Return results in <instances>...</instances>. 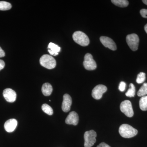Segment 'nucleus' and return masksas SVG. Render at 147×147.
I'll return each mask as SVG.
<instances>
[{"label":"nucleus","mask_w":147,"mask_h":147,"mask_svg":"<svg viewBox=\"0 0 147 147\" xmlns=\"http://www.w3.org/2000/svg\"><path fill=\"white\" fill-rule=\"evenodd\" d=\"M119 133L122 137L130 138L134 137L138 133L137 129L127 124L121 125L119 128Z\"/></svg>","instance_id":"nucleus-1"},{"label":"nucleus","mask_w":147,"mask_h":147,"mask_svg":"<svg viewBox=\"0 0 147 147\" xmlns=\"http://www.w3.org/2000/svg\"><path fill=\"white\" fill-rule=\"evenodd\" d=\"M72 38L77 44L82 46H87L89 44L90 40L86 34L82 31H76L73 34Z\"/></svg>","instance_id":"nucleus-2"},{"label":"nucleus","mask_w":147,"mask_h":147,"mask_svg":"<svg viewBox=\"0 0 147 147\" xmlns=\"http://www.w3.org/2000/svg\"><path fill=\"white\" fill-rule=\"evenodd\" d=\"M40 63L42 66L48 69L55 68L56 66V61L52 56L48 55H43L40 59Z\"/></svg>","instance_id":"nucleus-3"},{"label":"nucleus","mask_w":147,"mask_h":147,"mask_svg":"<svg viewBox=\"0 0 147 147\" xmlns=\"http://www.w3.org/2000/svg\"><path fill=\"white\" fill-rule=\"evenodd\" d=\"M96 133L93 130H91L85 132L84 138L85 140L84 146L92 147L96 142Z\"/></svg>","instance_id":"nucleus-4"},{"label":"nucleus","mask_w":147,"mask_h":147,"mask_svg":"<svg viewBox=\"0 0 147 147\" xmlns=\"http://www.w3.org/2000/svg\"><path fill=\"white\" fill-rule=\"evenodd\" d=\"M126 42L129 48L132 51H135L138 50L139 46V38L136 34H132L127 36Z\"/></svg>","instance_id":"nucleus-5"},{"label":"nucleus","mask_w":147,"mask_h":147,"mask_svg":"<svg viewBox=\"0 0 147 147\" xmlns=\"http://www.w3.org/2000/svg\"><path fill=\"white\" fill-rule=\"evenodd\" d=\"M84 68L88 70H93L97 67L96 62L94 60L93 56L90 53H87L84 57L83 62Z\"/></svg>","instance_id":"nucleus-6"},{"label":"nucleus","mask_w":147,"mask_h":147,"mask_svg":"<svg viewBox=\"0 0 147 147\" xmlns=\"http://www.w3.org/2000/svg\"><path fill=\"white\" fill-rule=\"evenodd\" d=\"M121 111L125 115L128 117H131L134 115V111L132 108L131 102L129 100H125L121 102L120 104Z\"/></svg>","instance_id":"nucleus-7"},{"label":"nucleus","mask_w":147,"mask_h":147,"mask_svg":"<svg viewBox=\"0 0 147 147\" xmlns=\"http://www.w3.org/2000/svg\"><path fill=\"white\" fill-rule=\"evenodd\" d=\"M107 90V87L103 85H98L95 87L92 91V95L96 100H99L102 97V94Z\"/></svg>","instance_id":"nucleus-8"},{"label":"nucleus","mask_w":147,"mask_h":147,"mask_svg":"<svg viewBox=\"0 0 147 147\" xmlns=\"http://www.w3.org/2000/svg\"><path fill=\"white\" fill-rule=\"evenodd\" d=\"M100 42L105 47H108L110 50L115 51L117 49L115 42L113 39L108 37L102 36L100 38Z\"/></svg>","instance_id":"nucleus-9"},{"label":"nucleus","mask_w":147,"mask_h":147,"mask_svg":"<svg viewBox=\"0 0 147 147\" xmlns=\"http://www.w3.org/2000/svg\"><path fill=\"white\" fill-rule=\"evenodd\" d=\"M3 96L6 101L10 102H13L16 98V92L10 88H7L4 90Z\"/></svg>","instance_id":"nucleus-10"},{"label":"nucleus","mask_w":147,"mask_h":147,"mask_svg":"<svg viewBox=\"0 0 147 147\" xmlns=\"http://www.w3.org/2000/svg\"><path fill=\"white\" fill-rule=\"evenodd\" d=\"M72 104V99L70 96L67 94L64 95L63 101L62 105V109L63 112L67 113L69 112L71 108Z\"/></svg>","instance_id":"nucleus-11"},{"label":"nucleus","mask_w":147,"mask_h":147,"mask_svg":"<svg viewBox=\"0 0 147 147\" xmlns=\"http://www.w3.org/2000/svg\"><path fill=\"white\" fill-rule=\"evenodd\" d=\"M79 117L78 114L76 112H71L69 113L66 119L65 123L69 125H76L79 123Z\"/></svg>","instance_id":"nucleus-12"},{"label":"nucleus","mask_w":147,"mask_h":147,"mask_svg":"<svg viewBox=\"0 0 147 147\" xmlns=\"http://www.w3.org/2000/svg\"><path fill=\"white\" fill-rule=\"evenodd\" d=\"M17 121L15 119H9L5 122L4 124V128L6 131L8 132H13L17 125Z\"/></svg>","instance_id":"nucleus-13"},{"label":"nucleus","mask_w":147,"mask_h":147,"mask_svg":"<svg viewBox=\"0 0 147 147\" xmlns=\"http://www.w3.org/2000/svg\"><path fill=\"white\" fill-rule=\"evenodd\" d=\"M48 51L50 55L57 56L60 52L61 47L53 42H50L48 45Z\"/></svg>","instance_id":"nucleus-14"},{"label":"nucleus","mask_w":147,"mask_h":147,"mask_svg":"<svg viewBox=\"0 0 147 147\" xmlns=\"http://www.w3.org/2000/svg\"><path fill=\"white\" fill-rule=\"evenodd\" d=\"M53 87L49 83H45L42 85V92L45 96H49L53 92Z\"/></svg>","instance_id":"nucleus-15"},{"label":"nucleus","mask_w":147,"mask_h":147,"mask_svg":"<svg viewBox=\"0 0 147 147\" xmlns=\"http://www.w3.org/2000/svg\"><path fill=\"white\" fill-rule=\"evenodd\" d=\"M111 2L115 5L119 7H126L128 5V1L126 0H112Z\"/></svg>","instance_id":"nucleus-16"},{"label":"nucleus","mask_w":147,"mask_h":147,"mask_svg":"<svg viewBox=\"0 0 147 147\" xmlns=\"http://www.w3.org/2000/svg\"><path fill=\"white\" fill-rule=\"evenodd\" d=\"M139 107L143 111L147 110V96H142L139 100Z\"/></svg>","instance_id":"nucleus-17"},{"label":"nucleus","mask_w":147,"mask_h":147,"mask_svg":"<svg viewBox=\"0 0 147 147\" xmlns=\"http://www.w3.org/2000/svg\"><path fill=\"white\" fill-rule=\"evenodd\" d=\"M147 94V83L143 84L140 89L137 92V95L139 96H144Z\"/></svg>","instance_id":"nucleus-18"},{"label":"nucleus","mask_w":147,"mask_h":147,"mask_svg":"<svg viewBox=\"0 0 147 147\" xmlns=\"http://www.w3.org/2000/svg\"><path fill=\"white\" fill-rule=\"evenodd\" d=\"M129 88L125 93V95L128 97H134L135 94V88L133 84H130L129 85Z\"/></svg>","instance_id":"nucleus-19"},{"label":"nucleus","mask_w":147,"mask_h":147,"mask_svg":"<svg viewBox=\"0 0 147 147\" xmlns=\"http://www.w3.org/2000/svg\"><path fill=\"white\" fill-rule=\"evenodd\" d=\"M42 110L44 113L49 115H53V108L47 104H43L42 105Z\"/></svg>","instance_id":"nucleus-20"},{"label":"nucleus","mask_w":147,"mask_h":147,"mask_svg":"<svg viewBox=\"0 0 147 147\" xmlns=\"http://www.w3.org/2000/svg\"><path fill=\"white\" fill-rule=\"evenodd\" d=\"M11 8V4L7 2L0 1V10H9Z\"/></svg>","instance_id":"nucleus-21"},{"label":"nucleus","mask_w":147,"mask_h":147,"mask_svg":"<svg viewBox=\"0 0 147 147\" xmlns=\"http://www.w3.org/2000/svg\"><path fill=\"white\" fill-rule=\"evenodd\" d=\"M146 80V74L144 72H140L137 76L136 82L137 84H141L144 83Z\"/></svg>","instance_id":"nucleus-22"},{"label":"nucleus","mask_w":147,"mask_h":147,"mask_svg":"<svg viewBox=\"0 0 147 147\" xmlns=\"http://www.w3.org/2000/svg\"><path fill=\"white\" fill-rule=\"evenodd\" d=\"M125 87H126V84L124 82H121L119 85V90L121 92H123L125 90Z\"/></svg>","instance_id":"nucleus-23"},{"label":"nucleus","mask_w":147,"mask_h":147,"mask_svg":"<svg viewBox=\"0 0 147 147\" xmlns=\"http://www.w3.org/2000/svg\"><path fill=\"white\" fill-rule=\"evenodd\" d=\"M140 14L143 18H147V9H143L140 10Z\"/></svg>","instance_id":"nucleus-24"},{"label":"nucleus","mask_w":147,"mask_h":147,"mask_svg":"<svg viewBox=\"0 0 147 147\" xmlns=\"http://www.w3.org/2000/svg\"><path fill=\"white\" fill-rule=\"evenodd\" d=\"M5 65V63L4 61L0 59V71L4 68Z\"/></svg>","instance_id":"nucleus-25"},{"label":"nucleus","mask_w":147,"mask_h":147,"mask_svg":"<svg viewBox=\"0 0 147 147\" xmlns=\"http://www.w3.org/2000/svg\"><path fill=\"white\" fill-rule=\"evenodd\" d=\"M97 147H110V146H109V145L107 144L102 142V143H100V144H99V145H98Z\"/></svg>","instance_id":"nucleus-26"},{"label":"nucleus","mask_w":147,"mask_h":147,"mask_svg":"<svg viewBox=\"0 0 147 147\" xmlns=\"http://www.w3.org/2000/svg\"><path fill=\"white\" fill-rule=\"evenodd\" d=\"M5 53L4 51L0 47V58L5 57Z\"/></svg>","instance_id":"nucleus-27"},{"label":"nucleus","mask_w":147,"mask_h":147,"mask_svg":"<svg viewBox=\"0 0 147 147\" xmlns=\"http://www.w3.org/2000/svg\"><path fill=\"white\" fill-rule=\"evenodd\" d=\"M144 30L145 31H146V33L147 34V24H146V25H145V27H144Z\"/></svg>","instance_id":"nucleus-28"},{"label":"nucleus","mask_w":147,"mask_h":147,"mask_svg":"<svg viewBox=\"0 0 147 147\" xmlns=\"http://www.w3.org/2000/svg\"><path fill=\"white\" fill-rule=\"evenodd\" d=\"M146 5H147V0H143L142 1Z\"/></svg>","instance_id":"nucleus-29"}]
</instances>
